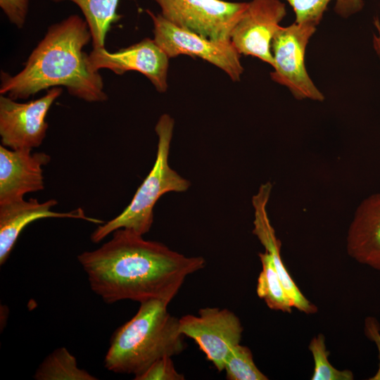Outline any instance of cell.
<instances>
[{
	"instance_id": "cell-11",
	"label": "cell",
	"mask_w": 380,
	"mask_h": 380,
	"mask_svg": "<svg viewBox=\"0 0 380 380\" xmlns=\"http://www.w3.org/2000/svg\"><path fill=\"white\" fill-rule=\"evenodd\" d=\"M88 59L95 71L108 69L118 75L137 71L146 76L160 93L167 89L170 58L153 39L146 38L115 52L105 47L93 48Z\"/></svg>"
},
{
	"instance_id": "cell-17",
	"label": "cell",
	"mask_w": 380,
	"mask_h": 380,
	"mask_svg": "<svg viewBox=\"0 0 380 380\" xmlns=\"http://www.w3.org/2000/svg\"><path fill=\"white\" fill-rule=\"evenodd\" d=\"M36 380H96L88 371L80 368L77 359L65 347L53 350L36 369Z\"/></svg>"
},
{
	"instance_id": "cell-20",
	"label": "cell",
	"mask_w": 380,
	"mask_h": 380,
	"mask_svg": "<svg viewBox=\"0 0 380 380\" xmlns=\"http://www.w3.org/2000/svg\"><path fill=\"white\" fill-rule=\"evenodd\" d=\"M224 370L229 380H267L254 362L251 350L240 343L234 346L227 357Z\"/></svg>"
},
{
	"instance_id": "cell-14",
	"label": "cell",
	"mask_w": 380,
	"mask_h": 380,
	"mask_svg": "<svg viewBox=\"0 0 380 380\" xmlns=\"http://www.w3.org/2000/svg\"><path fill=\"white\" fill-rule=\"evenodd\" d=\"M272 184L270 182L262 184L252 198L254 209L253 234L256 236L265 251L272 257L274 267L293 308L306 314L317 312V308L301 293L288 272L281 257V243L277 237L267 213V206Z\"/></svg>"
},
{
	"instance_id": "cell-24",
	"label": "cell",
	"mask_w": 380,
	"mask_h": 380,
	"mask_svg": "<svg viewBox=\"0 0 380 380\" xmlns=\"http://www.w3.org/2000/svg\"><path fill=\"white\" fill-rule=\"evenodd\" d=\"M366 336L372 341L376 346L379 354V367L376 374L369 380H380V324L374 317H367L365 320L364 327Z\"/></svg>"
},
{
	"instance_id": "cell-21",
	"label": "cell",
	"mask_w": 380,
	"mask_h": 380,
	"mask_svg": "<svg viewBox=\"0 0 380 380\" xmlns=\"http://www.w3.org/2000/svg\"><path fill=\"white\" fill-rule=\"evenodd\" d=\"M309 350L314 360V371L312 380H352L353 374L350 370H338L330 364L327 350L325 338L319 334L314 337L310 344Z\"/></svg>"
},
{
	"instance_id": "cell-8",
	"label": "cell",
	"mask_w": 380,
	"mask_h": 380,
	"mask_svg": "<svg viewBox=\"0 0 380 380\" xmlns=\"http://www.w3.org/2000/svg\"><path fill=\"white\" fill-rule=\"evenodd\" d=\"M62 87H53L38 99L19 103L0 95V137L1 145L13 150L39 147L43 142L49 125L46 116Z\"/></svg>"
},
{
	"instance_id": "cell-16",
	"label": "cell",
	"mask_w": 380,
	"mask_h": 380,
	"mask_svg": "<svg viewBox=\"0 0 380 380\" xmlns=\"http://www.w3.org/2000/svg\"><path fill=\"white\" fill-rule=\"evenodd\" d=\"M52 1H70L80 8L91 32L93 48L105 47L106 34L111 25L120 18L117 12L120 0Z\"/></svg>"
},
{
	"instance_id": "cell-4",
	"label": "cell",
	"mask_w": 380,
	"mask_h": 380,
	"mask_svg": "<svg viewBox=\"0 0 380 380\" xmlns=\"http://www.w3.org/2000/svg\"><path fill=\"white\" fill-rule=\"evenodd\" d=\"M175 122L168 114L158 119L155 131L158 136L156 158L153 166L137 189L131 202L117 217L99 224L91 234V240L99 243L115 230L129 229L144 235L153 222V208L158 200L168 192H184L191 183L169 165V153Z\"/></svg>"
},
{
	"instance_id": "cell-2",
	"label": "cell",
	"mask_w": 380,
	"mask_h": 380,
	"mask_svg": "<svg viewBox=\"0 0 380 380\" xmlns=\"http://www.w3.org/2000/svg\"><path fill=\"white\" fill-rule=\"evenodd\" d=\"M91 39L86 20L78 15L50 25L18 73L1 72L0 94L26 99L44 89L65 87L87 102L106 101L103 78L90 67L89 54L83 51Z\"/></svg>"
},
{
	"instance_id": "cell-23",
	"label": "cell",
	"mask_w": 380,
	"mask_h": 380,
	"mask_svg": "<svg viewBox=\"0 0 380 380\" xmlns=\"http://www.w3.org/2000/svg\"><path fill=\"white\" fill-rule=\"evenodd\" d=\"M0 7L12 24L19 29L24 26L29 9V0H0Z\"/></svg>"
},
{
	"instance_id": "cell-18",
	"label": "cell",
	"mask_w": 380,
	"mask_h": 380,
	"mask_svg": "<svg viewBox=\"0 0 380 380\" xmlns=\"http://www.w3.org/2000/svg\"><path fill=\"white\" fill-rule=\"evenodd\" d=\"M262 270L258 278L256 293L272 310L291 312L292 303L282 284L269 253L258 254Z\"/></svg>"
},
{
	"instance_id": "cell-6",
	"label": "cell",
	"mask_w": 380,
	"mask_h": 380,
	"mask_svg": "<svg viewBox=\"0 0 380 380\" xmlns=\"http://www.w3.org/2000/svg\"><path fill=\"white\" fill-rule=\"evenodd\" d=\"M316 26L296 23L281 27L275 33L271 45L274 61L273 81L286 86L297 99L323 101L324 97L308 75L305 55L309 39Z\"/></svg>"
},
{
	"instance_id": "cell-25",
	"label": "cell",
	"mask_w": 380,
	"mask_h": 380,
	"mask_svg": "<svg viewBox=\"0 0 380 380\" xmlns=\"http://www.w3.org/2000/svg\"><path fill=\"white\" fill-rule=\"evenodd\" d=\"M374 25L378 31V34H374L373 45L377 55L380 58V22L378 18H375Z\"/></svg>"
},
{
	"instance_id": "cell-3",
	"label": "cell",
	"mask_w": 380,
	"mask_h": 380,
	"mask_svg": "<svg viewBox=\"0 0 380 380\" xmlns=\"http://www.w3.org/2000/svg\"><path fill=\"white\" fill-rule=\"evenodd\" d=\"M168 305L159 299L140 303L134 317L112 336L104 357L108 370L136 376L157 359L184 350L179 319L168 312Z\"/></svg>"
},
{
	"instance_id": "cell-1",
	"label": "cell",
	"mask_w": 380,
	"mask_h": 380,
	"mask_svg": "<svg viewBox=\"0 0 380 380\" xmlns=\"http://www.w3.org/2000/svg\"><path fill=\"white\" fill-rule=\"evenodd\" d=\"M112 234L99 248L77 255L91 289L106 303L151 299L170 303L186 277L205 265L203 257L186 256L129 229Z\"/></svg>"
},
{
	"instance_id": "cell-5",
	"label": "cell",
	"mask_w": 380,
	"mask_h": 380,
	"mask_svg": "<svg viewBox=\"0 0 380 380\" xmlns=\"http://www.w3.org/2000/svg\"><path fill=\"white\" fill-rule=\"evenodd\" d=\"M160 15L175 25L206 38L230 41L232 30L246 11L248 2L223 0H153Z\"/></svg>"
},
{
	"instance_id": "cell-15",
	"label": "cell",
	"mask_w": 380,
	"mask_h": 380,
	"mask_svg": "<svg viewBox=\"0 0 380 380\" xmlns=\"http://www.w3.org/2000/svg\"><path fill=\"white\" fill-rule=\"evenodd\" d=\"M346 248L354 260L380 271V193L357 207L348 227Z\"/></svg>"
},
{
	"instance_id": "cell-19",
	"label": "cell",
	"mask_w": 380,
	"mask_h": 380,
	"mask_svg": "<svg viewBox=\"0 0 380 380\" xmlns=\"http://www.w3.org/2000/svg\"><path fill=\"white\" fill-rule=\"evenodd\" d=\"M292 7L296 23H308L317 26L321 21L331 0H286ZM334 10L342 17H348L360 11L363 0H334Z\"/></svg>"
},
{
	"instance_id": "cell-13",
	"label": "cell",
	"mask_w": 380,
	"mask_h": 380,
	"mask_svg": "<svg viewBox=\"0 0 380 380\" xmlns=\"http://www.w3.org/2000/svg\"><path fill=\"white\" fill-rule=\"evenodd\" d=\"M58 204L55 199L40 203L36 198L22 200L0 205V265L8 260L23 229L30 223L48 217L82 219L96 224L103 221L89 217L82 208L58 213L51 208Z\"/></svg>"
},
{
	"instance_id": "cell-10",
	"label": "cell",
	"mask_w": 380,
	"mask_h": 380,
	"mask_svg": "<svg viewBox=\"0 0 380 380\" xmlns=\"http://www.w3.org/2000/svg\"><path fill=\"white\" fill-rule=\"evenodd\" d=\"M286 15L279 0H251L234 27L230 41L239 53L252 56L274 67L272 39Z\"/></svg>"
},
{
	"instance_id": "cell-7",
	"label": "cell",
	"mask_w": 380,
	"mask_h": 380,
	"mask_svg": "<svg viewBox=\"0 0 380 380\" xmlns=\"http://www.w3.org/2000/svg\"><path fill=\"white\" fill-rule=\"evenodd\" d=\"M153 24V39L167 56L199 57L226 72L234 82L240 80L243 68L240 54L231 41H215L177 27L160 14L147 10Z\"/></svg>"
},
{
	"instance_id": "cell-22",
	"label": "cell",
	"mask_w": 380,
	"mask_h": 380,
	"mask_svg": "<svg viewBox=\"0 0 380 380\" xmlns=\"http://www.w3.org/2000/svg\"><path fill=\"white\" fill-rule=\"evenodd\" d=\"M172 357L164 356L153 362L135 380H184V376L176 369Z\"/></svg>"
},
{
	"instance_id": "cell-12",
	"label": "cell",
	"mask_w": 380,
	"mask_h": 380,
	"mask_svg": "<svg viewBox=\"0 0 380 380\" xmlns=\"http://www.w3.org/2000/svg\"><path fill=\"white\" fill-rule=\"evenodd\" d=\"M51 160L44 152L9 149L0 145V205L44 189L42 167Z\"/></svg>"
},
{
	"instance_id": "cell-9",
	"label": "cell",
	"mask_w": 380,
	"mask_h": 380,
	"mask_svg": "<svg viewBox=\"0 0 380 380\" xmlns=\"http://www.w3.org/2000/svg\"><path fill=\"white\" fill-rule=\"evenodd\" d=\"M184 336L193 339L199 349L220 372L232 348L241 340L243 327L239 317L228 309L204 308L197 315L179 319Z\"/></svg>"
}]
</instances>
